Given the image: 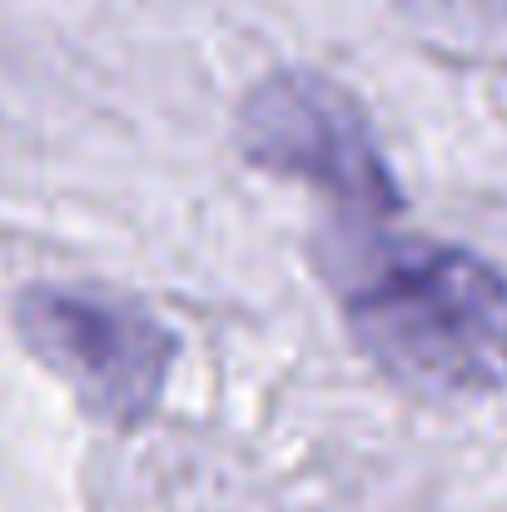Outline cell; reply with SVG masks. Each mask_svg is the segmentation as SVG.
Here are the masks:
<instances>
[{
    "mask_svg": "<svg viewBox=\"0 0 507 512\" xmlns=\"http://www.w3.org/2000/svg\"><path fill=\"white\" fill-rule=\"evenodd\" d=\"M353 348L403 393L478 398L507 383V279L473 249L329 229L314 249Z\"/></svg>",
    "mask_w": 507,
    "mask_h": 512,
    "instance_id": "cell-1",
    "label": "cell"
},
{
    "mask_svg": "<svg viewBox=\"0 0 507 512\" xmlns=\"http://www.w3.org/2000/svg\"><path fill=\"white\" fill-rule=\"evenodd\" d=\"M234 150L274 179H304L329 199V229H383L403 214L398 174L388 170L363 105L319 70L279 65L234 115Z\"/></svg>",
    "mask_w": 507,
    "mask_h": 512,
    "instance_id": "cell-2",
    "label": "cell"
},
{
    "mask_svg": "<svg viewBox=\"0 0 507 512\" xmlns=\"http://www.w3.org/2000/svg\"><path fill=\"white\" fill-rule=\"evenodd\" d=\"M10 324L95 423L140 428L160 408L179 334L155 309L85 284H30L15 294Z\"/></svg>",
    "mask_w": 507,
    "mask_h": 512,
    "instance_id": "cell-3",
    "label": "cell"
},
{
    "mask_svg": "<svg viewBox=\"0 0 507 512\" xmlns=\"http://www.w3.org/2000/svg\"><path fill=\"white\" fill-rule=\"evenodd\" d=\"M413 20L448 30V35H478V30H498L507 20V0H398Z\"/></svg>",
    "mask_w": 507,
    "mask_h": 512,
    "instance_id": "cell-4",
    "label": "cell"
}]
</instances>
